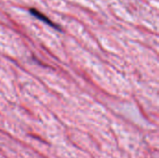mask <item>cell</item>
Instances as JSON below:
<instances>
[{"instance_id": "1", "label": "cell", "mask_w": 159, "mask_h": 158, "mask_svg": "<svg viewBox=\"0 0 159 158\" xmlns=\"http://www.w3.org/2000/svg\"><path fill=\"white\" fill-rule=\"evenodd\" d=\"M30 12H31V14L32 15H34V16H35L37 19H39V20H41L42 21H44V22H46V23H48V24H49L50 26H52V27H54V28H56V29H60L56 24H54L48 18H47L44 14H42L41 12H39V11H37L36 9H34V8H31L30 9Z\"/></svg>"}]
</instances>
